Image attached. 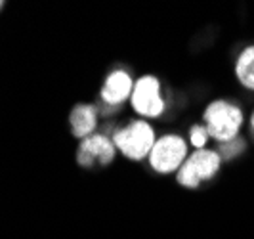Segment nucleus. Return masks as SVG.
Returning <instances> with one entry per match:
<instances>
[{
    "label": "nucleus",
    "instance_id": "nucleus-12",
    "mask_svg": "<svg viewBox=\"0 0 254 239\" xmlns=\"http://www.w3.org/2000/svg\"><path fill=\"white\" fill-rule=\"evenodd\" d=\"M2 8H4V2H2V0H0V10H2Z\"/></svg>",
    "mask_w": 254,
    "mask_h": 239
},
{
    "label": "nucleus",
    "instance_id": "nucleus-7",
    "mask_svg": "<svg viewBox=\"0 0 254 239\" xmlns=\"http://www.w3.org/2000/svg\"><path fill=\"white\" fill-rule=\"evenodd\" d=\"M132 90H134L132 77L128 75L127 71L119 69V71H113L107 77V80H105L102 88V100L107 105H119V103H123L132 96Z\"/></svg>",
    "mask_w": 254,
    "mask_h": 239
},
{
    "label": "nucleus",
    "instance_id": "nucleus-10",
    "mask_svg": "<svg viewBox=\"0 0 254 239\" xmlns=\"http://www.w3.org/2000/svg\"><path fill=\"white\" fill-rule=\"evenodd\" d=\"M206 138H208V132L203 126H193L191 128V144L197 148V150H203L204 144H206Z\"/></svg>",
    "mask_w": 254,
    "mask_h": 239
},
{
    "label": "nucleus",
    "instance_id": "nucleus-6",
    "mask_svg": "<svg viewBox=\"0 0 254 239\" xmlns=\"http://www.w3.org/2000/svg\"><path fill=\"white\" fill-rule=\"evenodd\" d=\"M115 159V144L103 134H92L88 138L82 140L78 153H76V161L82 166H94V164H109Z\"/></svg>",
    "mask_w": 254,
    "mask_h": 239
},
{
    "label": "nucleus",
    "instance_id": "nucleus-11",
    "mask_svg": "<svg viewBox=\"0 0 254 239\" xmlns=\"http://www.w3.org/2000/svg\"><path fill=\"white\" fill-rule=\"evenodd\" d=\"M243 142L241 140H231V142H226V144H222V155L226 157V159H231V157H235L237 153H241L243 151Z\"/></svg>",
    "mask_w": 254,
    "mask_h": 239
},
{
    "label": "nucleus",
    "instance_id": "nucleus-1",
    "mask_svg": "<svg viewBox=\"0 0 254 239\" xmlns=\"http://www.w3.org/2000/svg\"><path fill=\"white\" fill-rule=\"evenodd\" d=\"M155 142V132L151 125H147L145 121H134L125 128L117 130L113 136L115 148L132 161L149 157Z\"/></svg>",
    "mask_w": 254,
    "mask_h": 239
},
{
    "label": "nucleus",
    "instance_id": "nucleus-9",
    "mask_svg": "<svg viewBox=\"0 0 254 239\" xmlns=\"http://www.w3.org/2000/svg\"><path fill=\"white\" fill-rule=\"evenodd\" d=\"M237 77L247 88L254 90V48H247L237 62Z\"/></svg>",
    "mask_w": 254,
    "mask_h": 239
},
{
    "label": "nucleus",
    "instance_id": "nucleus-3",
    "mask_svg": "<svg viewBox=\"0 0 254 239\" xmlns=\"http://www.w3.org/2000/svg\"><path fill=\"white\" fill-rule=\"evenodd\" d=\"M188 155V146L180 136H163L161 140L155 142L151 153H149V164L153 170L161 172V174H168L174 172L176 168L184 164V159Z\"/></svg>",
    "mask_w": 254,
    "mask_h": 239
},
{
    "label": "nucleus",
    "instance_id": "nucleus-4",
    "mask_svg": "<svg viewBox=\"0 0 254 239\" xmlns=\"http://www.w3.org/2000/svg\"><path fill=\"white\" fill-rule=\"evenodd\" d=\"M220 166V157L214 151L199 150L180 166L178 182L186 188H197L203 180H210Z\"/></svg>",
    "mask_w": 254,
    "mask_h": 239
},
{
    "label": "nucleus",
    "instance_id": "nucleus-2",
    "mask_svg": "<svg viewBox=\"0 0 254 239\" xmlns=\"http://www.w3.org/2000/svg\"><path fill=\"white\" fill-rule=\"evenodd\" d=\"M206 121V132L208 136L220 140V142H231L235 140L239 126L243 123L241 111L228 101H214L204 111Z\"/></svg>",
    "mask_w": 254,
    "mask_h": 239
},
{
    "label": "nucleus",
    "instance_id": "nucleus-5",
    "mask_svg": "<svg viewBox=\"0 0 254 239\" xmlns=\"http://www.w3.org/2000/svg\"><path fill=\"white\" fill-rule=\"evenodd\" d=\"M132 107L143 117H159L165 109V101L161 98V84L155 77H141L134 82L132 90Z\"/></svg>",
    "mask_w": 254,
    "mask_h": 239
},
{
    "label": "nucleus",
    "instance_id": "nucleus-13",
    "mask_svg": "<svg viewBox=\"0 0 254 239\" xmlns=\"http://www.w3.org/2000/svg\"><path fill=\"white\" fill-rule=\"evenodd\" d=\"M251 123H253V128H254V115H253V121H251Z\"/></svg>",
    "mask_w": 254,
    "mask_h": 239
},
{
    "label": "nucleus",
    "instance_id": "nucleus-8",
    "mask_svg": "<svg viewBox=\"0 0 254 239\" xmlns=\"http://www.w3.org/2000/svg\"><path fill=\"white\" fill-rule=\"evenodd\" d=\"M96 123H98V113H96V107L90 103H78L76 107H73V111L69 115L71 132L76 138L84 140L92 136Z\"/></svg>",
    "mask_w": 254,
    "mask_h": 239
}]
</instances>
